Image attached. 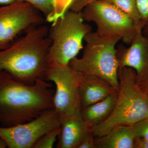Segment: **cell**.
<instances>
[{
    "mask_svg": "<svg viewBox=\"0 0 148 148\" xmlns=\"http://www.w3.org/2000/svg\"><path fill=\"white\" fill-rule=\"evenodd\" d=\"M60 125L59 116L52 108L26 123L10 127L0 126V138L9 148H32L43 135Z\"/></svg>",
    "mask_w": 148,
    "mask_h": 148,
    "instance_id": "obj_9",
    "label": "cell"
},
{
    "mask_svg": "<svg viewBox=\"0 0 148 148\" xmlns=\"http://www.w3.org/2000/svg\"><path fill=\"white\" fill-rule=\"evenodd\" d=\"M32 5L47 19H50L56 13L55 0H17Z\"/></svg>",
    "mask_w": 148,
    "mask_h": 148,
    "instance_id": "obj_16",
    "label": "cell"
},
{
    "mask_svg": "<svg viewBox=\"0 0 148 148\" xmlns=\"http://www.w3.org/2000/svg\"><path fill=\"white\" fill-rule=\"evenodd\" d=\"M136 136L133 125H118L101 137L95 138V148H134Z\"/></svg>",
    "mask_w": 148,
    "mask_h": 148,
    "instance_id": "obj_13",
    "label": "cell"
},
{
    "mask_svg": "<svg viewBox=\"0 0 148 148\" xmlns=\"http://www.w3.org/2000/svg\"><path fill=\"white\" fill-rule=\"evenodd\" d=\"M17 0H0V6H4L11 4Z\"/></svg>",
    "mask_w": 148,
    "mask_h": 148,
    "instance_id": "obj_23",
    "label": "cell"
},
{
    "mask_svg": "<svg viewBox=\"0 0 148 148\" xmlns=\"http://www.w3.org/2000/svg\"><path fill=\"white\" fill-rule=\"evenodd\" d=\"M81 77V73L69 65L48 66L45 80L55 84L56 90L53 97V108L60 119L81 113L79 91Z\"/></svg>",
    "mask_w": 148,
    "mask_h": 148,
    "instance_id": "obj_7",
    "label": "cell"
},
{
    "mask_svg": "<svg viewBox=\"0 0 148 148\" xmlns=\"http://www.w3.org/2000/svg\"><path fill=\"white\" fill-rule=\"evenodd\" d=\"M143 29L148 26V0H136Z\"/></svg>",
    "mask_w": 148,
    "mask_h": 148,
    "instance_id": "obj_18",
    "label": "cell"
},
{
    "mask_svg": "<svg viewBox=\"0 0 148 148\" xmlns=\"http://www.w3.org/2000/svg\"><path fill=\"white\" fill-rule=\"evenodd\" d=\"M114 5L130 17L138 29H143L136 0H104Z\"/></svg>",
    "mask_w": 148,
    "mask_h": 148,
    "instance_id": "obj_15",
    "label": "cell"
},
{
    "mask_svg": "<svg viewBox=\"0 0 148 148\" xmlns=\"http://www.w3.org/2000/svg\"><path fill=\"white\" fill-rule=\"evenodd\" d=\"M134 148H148V139L136 138Z\"/></svg>",
    "mask_w": 148,
    "mask_h": 148,
    "instance_id": "obj_22",
    "label": "cell"
},
{
    "mask_svg": "<svg viewBox=\"0 0 148 148\" xmlns=\"http://www.w3.org/2000/svg\"><path fill=\"white\" fill-rule=\"evenodd\" d=\"M84 21L81 12L71 10L55 20L48 35L51 42L47 57L48 66H68L77 57L83 48L85 36L92 31Z\"/></svg>",
    "mask_w": 148,
    "mask_h": 148,
    "instance_id": "obj_5",
    "label": "cell"
},
{
    "mask_svg": "<svg viewBox=\"0 0 148 148\" xmlns=\"http://www.w3.org/2000/svg\"><path fill=\"white\" fill-rule=\"evenodd\" d=\"M8 147L7 145L5 140L2 138H0V148Z\"/></svg>",
    "mask_w": 148,
    "mask_h": 148,
    "instance_id": "obj_25",
    "label": "cell"
},
{
    "mask_svg": "<svg viewBox=\"0 0 148 148\" xmlns=\"http://www.w3.org/2000/svg\"><path fill=\"white\" fill-rule=\"evenodd\" d=\"M81 14L84 21L95 23L97 34L105 38H119L127 44L131 43L140 29L128 15L104 0L90 3Z\"/></svg>",
    "mask_w": 148,
    "mask_h": 148,
    "instance_id": "obj_6",
    "label": "cell"
},
{
    "mask_svg": "<svg viewBox=\"0 0 148 148\" xmlns=\"http://www.w3.org/2000/svg\"><path fill=\"white\" fill-rule=\"evenodd\" d=\"M119 68L129 67L135 71L136 81L141 86L148 80V38L143 29H138L128 48H117Z\"/></svg>",
    "mask_w": 148,
    "mask_h": 148,
    "instance_id": "obj_10",
    "label": "cell"
},
{
    "mask_svg": "<svg viewBox=\"0 0 148 148\" xmlns=\"http://www.w3.org/2000/svg\"><path fill=\"white\" fill-rule=\"evenodd\" d=\"M61 129L58 137L57 148H78L84 140L92 132L81 113L60 119Z\"/></svg>",
    "mask_w": 148,
    "mask_h": 148,
    "instance_id": "obj_12",
    "label": "cell"
},
{
    "mask_svg": "<svg viewBox=\"0 0 148 148\" xmlns=\"http://www.w3.org/2000/svg\"><path fill=\"white\" fill-rule=\"evenodd\" d=\"M51 84L43 79L25 84L0 72V124L10 127L26 123L53 108Z\"/></svg>",
    "mask_w": 148,
    "mask_h": 148,
    "instance_id": "obj_1",
    "label": "cell"
},
{
    "mask_svg": "<svg viewBox=\"0 0 148 148\" xmlns=\"http://www.w3.org/2000/svg\"><path fill=\"white\" fill-rule=\"evenodd\" d=\"M142 88L143 90L146 92L147 93H148V80L146 82H145L143 84L140 86Z\"/></svg>",
    "mask_w": 148,
    "mask_h": 148,
    "instance_id": "obj_24",
    "label": "cell"
},
{
    "mask_svg": "<svg viewBox=\"0 0 148 148\" xmlns=\"http://www.w3.org/2000/svg\"></svg>",
    "mask_w": 148,
    "mask_h": 148,
    "instance_id": "obj_27",
    "label": "cell"
},
{
    "mask_svg": "<svg viewBox=\"0 0 148 148\" xmlns=\"http://www.w3.org/2000/svg\"><path fill=\"white\" fill-rule=\"evenodd\" d=\"M45 20L39 11L26 2L0 6V50L8 47L22 32L42 25Z\"/></svg>",
    "mask_w": 148,
    "mask_h": 148,
    "instance_id": "obj_8",
    "label": "cell"
},
{
    "mask_svg": "<svg viewBox=\"0 0 148 148\" xmlns=\"http://www.w3.org/2000/svg\"><path fill=\"white\" fill-rule=\"evenodd\" d=\"M81 73L79 91L82 109L102 101L118 91L101 77Z\"/></svg>",
    "mask_w": 148,
    "mask_h": 148,
    "instance_id": "obj_11",
    "label": "cell"
},
{
    "mask_svg": "<svg viewBox=\"0 0 148 148\" xmlns=\"http://www.w3.org/2000/svg\"><path fill=\"white\" fill-rule=\"evenodd\" d=\"M117 96L118 91L82 109V117L88 127L92 130L108 118L113 111Z\"/></svg>",
    "mask_w": 148,
    "mask_h": 148,
    "instance_id": "obj_14",
    "label": "cell"
},
{
    "mask_svg": "<svg viewBox=\"0 0 148 148\" xmlns=\"http://www.w3.org/2000/svg\"><path fill=\"white\" fill-rule=\"evenodd\" d=\"M133 125L136 138L148 139V118Z\"/></svg>",
    "mask_w": 148,
    "mask_h": 148,
    "instance_id": "obj_19",
    "label": "cell"
},
{
    "mask_svg": "<svg viewBox=\"0 0 148 148\" xmlns=\"http://www.w3.org/2000/svg\"><path fill=\"white\" fill-rule=\"evenodd\" d=\"M84 40L86 45L82 56L73 58L70 66L80 73L101 77L118 90L119 65L116 46L120 39L101 37L91 31Z\"/></svg>",
    "mask_w": 148,
    "mask_h": 148,
    "instance_id": "obj_4",
    "label": "cell"
},
{
    "mask_svg": "<svg viewBox=\"0 0 148 148\" xmlns=\"http://www.w3.org/2000/svg\"><path fill=\"white\" fill-rule=\"evenodd\" d=\"M119 87L113 111L105 121L92 129L95 138L106 135L118 125H134L148 118V95L136 81L135 71L119 68Z\"/></svg>",
    "mask_w": 148,
    "mask_h": 148,
    "instance_id": "obj_3",
    "label": "cell"
},
{
    "mask_svg": "<svg viewBox=\"0 0 148 148\" xmlns=\"http://www.w3.org/2000/svg\"><path fill=\"white\" fill-rule=\"evenodd\" d=\"M49 30L42 25L31 27L24 36L0 50V72H7L28 85L34 84L38 79H45L47 57L51 43Z\"/></svg>",
    "mask_w": 148,
    "mask_h": 148,
    "instance_id": "obj_2",
    "label": "cell"
},
{
    "mask_svg": "<svg viewBox=\"0 0 148 148\" xmlns=\"http://www.w3.org/2000/svg\"><path fill=\"white\" fill-rule=\"evenodd\" d=\"M97 0H72L70 4V10L77 12H81L83 9L90 3Z\"/></svg>",
    "mask_w": 148,
    "mask_h": 148,
    "instance_id": "obj_20",
    "label": "cell"
},
{
    "mask_svg": "<svg viewBox=\"0 0 148 148\" xmlns=\"http://www.w3.org/2000/svg\"><path fill=\"white\" fill-rule=\"evenodd\" d=\"M61 125L51 130L43 135L32 148H52L61 130Z\"/></svg>",
    "mask_w": 148,
    "mask_h": 148,
    "instance_id": "obj_17",
    "label": "cell"
},
{
    "mask_svg": "<svg viewBox=\"0 0 148 148\" xmlns=\"http://www.w3.org/2000/svg\"><path fill=\"white\" fill-rule=\"evenodd\" d=\"M143 33L144 36L148 38V26L143 28Z\"/></svg>",
    "mask_w": 148,
    "mask_h": 148,
    "instance_id": "obj_26",
    "label": "cell"
},
{
    "mask_svg": "<svg viewBox=\"0 0 148 148\" xmlns=\"http://www.w3.org/2000/svg\"><path fill=\"white\" fill-rule=\"evenodd\" d=\"M94 139L95 137L92 132L83 141L78 148H95Z\"/></svg>",
    "mask_w": 148,
    "mask_h": 148,
    "instance_id": "obj_21",
    "label": "cell"
}]
</instances>
